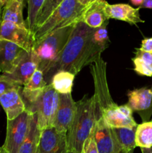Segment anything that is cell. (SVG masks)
Masks as SVG:
<instances>
[{
    "mask_svg": "<svg viewBox=\"0 0 152 153\" xmlns=\"http://www.w3.org/2000/svg\"><path fill=\"white\" fill-rule=\"evenodd\" d=\"M93 32L94 28L82 22L75 25L63 50L43 72L47 85L51 84L52 77L58 72L68 71L76 76L83 67L90 65L101 56L104 50L93 41Z\"/></svg>",
    "mask_w": 152,
    "mask_h": 153,
    "instance_id": "1",
    "label": "cell"
},
{
    "mask_svg": "<svg viewBox=\"0 0 152 153\" xmlns=\"http://www.w3.org/2000/svg\"><path fill=\"white\" fill-rule=\"evenodd\" d=\"M75 114L67 132L68 152L81 153L85 140L92 132L96 121L95 97L85 96L75 102Z\"/></svg>",
    "mask_w": 152,
    "mask_h": 153,
    "instance_id": "2",
    "label": "cell"
},
{
    "mask_svg": "<svg viewBox=\"0 0 152 153\" xmlns=\"http://www.w3.org/2000/svg\"><path fill=\"white\" fill-rule=\"evenodd\" d=\"M75 25L58 28L34 43V49L40 59L39 70L43 72L58 58L66 46Z\"/></svg>",
    "mask_w": 152,
    "mask_h": 153,
    "instance_id": "3",
    "label": "cell"
},
{
    "mask_svg": "<svg viewBox=\"0 0 152 153\" xmlns=\"http://www.w3.org/2000/svg\"><path fill=\"white\" fill-rule=\"evenodd\" d=\"M84 8L85 6L80 4L77 0H64L49 19L34 31L35 43L58 28L78 22Z\"/></svg>",
    "mask_w": 152,
    "mask_h": 153,
    "instance_id": "4",
    "label": "cell"
},
{
    "mask_svg": "<svg viewBox=\"0 0 152 153\" xmlns=\"http://www.w3.org/2000/svg\"><path fill=\"white\" fill-rule=\"evenodd\" d=\"M89 67L94 81L95 91L93 95L96 103L98 117L107 111L116 108L118 105L113 101L109 91L107 79V63L100 56Z\"/></svg>",
    "mask_w": 152,
    "mask_h": 153,
    "instance_id": "5",
    "label": "cell"
},
{
    "mask_svg": "<svg viewBox=\"0 0 152 153\" xmlns=\"http://www.w3.org/2000/svg\"><path fill=\"white\" fill-rule=\"evenodd\" d=\"M59 94L49 84L34 102L29 112L36 113L40 130L52 127L59 105Z\"/></svg>",
    "mask_w": 152,
    "mask_h": 153,
    "instance_id": "6",
    "label": "cell"
},
{
    "mask_svg": "<svg viewBox=\"0 0 152 153\" xmlns=\"http://www.w3.org/2000/svg\"><path fill=\"white\" fill-rule=\"evenodd\" d=\"M31 112L25 110L15 119L7 120L6 137L2 148L7 153H18L28 134Z\"/></svg>",
    "mask_w": 152,
    "mask_h": 153,
    "instance_id": "7",
    "label": "cell"
},
{
    "mask_svg": "<svg viewBox=\"0 0 152 153\" xmlns=\"http://www.w3.org/2000/svg\"><path fill=\"white\" fill-rule=\"evenodd\" d=\"M0 40L11 42L26 51L34 49L35 43L34 34L26 26L3 20H0Z\"/></svg>",
    "mask_w": 152,
    "mask_h": 153,
    "instance_id": "8",
    "label": "cell"
},
{
    "mask_svg": "<svg viewBox=\"0 0 152 153\" xmlns=\"http://www.w3.org/2000/svg\"><path fill=\"white\" fill-rule=\"evenodd\" d=\"M37 153H68L67 134L54 127L40 130Z\"/></svg>",
    "mask_w": 152,
    "mask_h": 153,
    "instance_id": "9",
    "label": "cell"
},
{
    "mask_svg": "<svg viewBox=\"0 0 152 153\" xmlns=\"http://www.w3.org/2000/svg\"><path fill=\"white\" fill-rule=\"evenodd\" d=\"M94 138L99 153H122L117 144L113 128L102 117L96 118L93 128Z\"/></svg>",
    "mask_w": 152,
    "mask_h": 153,
    "instance_id": "10",
    "label": "cell"
},
{
    "mask_svg": "<svg viewBox=\"0 0 152 153\" xmlns=\"http://www.w3.org/2000/svg\"><path fill=\"white\" fill-rule=\"evenodd\" d=\"M39 65L40 59L34 49H31L25 52L14 70L10 74L5 76L21 86H24L39 68Z\"/></svg>",
    "mask_w": 152,
    "mask_h": 153,
    "instance_id": "11",
    "label": "cell"
},
{
    "mask_svg": "<svg viewBox=\"0 0 152 153\" xmlns=\"http://www.w3.org/2000/svg\"><path fill=\"white\" fill-rule=\"evenodd\" d=\"M59 105L52 127L57 131L67 134L75 114V102L72 94H59Z\"/></svg>",
    "mask_w": 152,
    "mask_h": 153,
    "instance_id": "12",
    "label": "cell"
},
{
    "mask_svg": "<svg viewBox=\"0 0 152 153\" xmlns=\"http://www.w3.org/2000/svg\"><path fill=\"white\" fill-rule=\"evenodd\" d=\"M128 105L136 111L143 122H147L152 114V90L147 88L134 89L128 94Z\"/></svg>",
    "mask_w": 152,
    "mask_h": 153,
    "instance_id": "13",
    "label": "cell"
},
{
    "mask_svg": "<svg viewBox=\"0 0 152 153\" xmlns=\"http://www.w3.org/2000/svg\"><path fill=\"white\" fill-rule=\"evenodd\" d=\"M26 50L15 43L0 40V72L2 74H10Z\"/></svg>",
    "mask_w": 152,
    "mask_h": 153,
    "instance_id": "14",
    "label": "cell"
},
{
    "mask_svg": "<svg viewBox=\"0 0 152 153\" xmlns=\"http://www.w3.org/2000/svg\"><path fill=\"white\" fill-rule=\"evenodd\" d=\"M101 116L111 128H134L137 126L133 117V111L128 104L118 105L115 108L105 111Z\"/></svg>",
    "mask_w": 152,
    "mask_h": 153,
    "instance_id": "15",
    "label": "cell"
},
{
    "mask_svg": "<svg viewBox=\"0 0 152 153\" xmlns=\"http://www.w3.org/2000/svg\"><path fill=\"white\" fill-rule=\"evenodd\" d=\"M42 70L37 69L28 82L20 89V95L25 103V108L29 111L42 91L47 86Z\"/></svg>",
    "mask_w": 152,
    "mask_h": 153,
    "instance_id": "16",
    "label": "cell"
},
{
    "mask_svg": "<svg viewBox=\"0 0 152 153\" xmlns=\"http://www.w3.org/2000/svg\"><path fill=\"white\" fill-rule=\"evenodd\" d=\"M104 11L107 19H118L131 25H137L145 22L140 17L139 8H134L128 4H110L107 1L104 6Z\"/></svg>",
    "mask_w": 152,
    "mask_h": 153,
    "instance_id": "17",
    "label": "cell"
},
{
    "mask_svg": "<svg viewBox=\"0 0 152 153\" xmlns=\"http://www.w3.org/2000/svg\"><path fill=\"white\" fill-rule=\"evenodd\" d=\"M106 2L105 0H96L86 6L79 18V22H83L92 28H99L108 23L109 19L104 11Z\"/></svg>",
    "mask_w": 152,
    "mask_h": 153,
    "instance_id": "18",
    "label": "cell"
},
{
    "mask_svg": "<svg viewBox=\"0 0 152 153\" xmlns=\"http://www.w3.org/2000/svg\"><path fill=\"white\" fill-rule=\"evenodd\" d=\"M21 88L10 90L0 96V104L5 111L7 120L15 119L26 110L19 92Z\"/></svg>",
    "mask_w": 152,
    "mask_h": 153,
    "instance_id": "19",
    "label": "cell"
},
{
    "mask_svg": "<svg viewBox=\"0 0 152 153\" xmlns=\"http://www.w3.org/2000/svg\"><path fill=\"white\" fill-rule=\"evenodd\" d=\"M26 0H8L3 7L1 19L8 21L19 25L26 26L23 19V8Z\"/></svg>",
    "mask_w": 152,
    "mask_h": 153,
    "instance_id": "20",
    "label": "cell"
},
{
    "mask_svg": "<svg viewBox=\"0 0 152 153\" xmlns=\"http://www.w3.org/2000/svg\"><path fill=\"white\" fill-rule=\"evenodd\" d=\"M40 129L37 124V114L32 113L28 134L21 145L18 153H36L40 140Z\"/></svg>",
    "mask_w": 152,
    "mask_h": 153,
    "instance_id": "21",
    "label": "cell"
},
{
    "mask_svg": "<svg viewBox=\"0 0 152 153\" xmlns=\"http://www.w3.org/2000/svg\"><path fill=\"white\" fill-rule=\"evenodd\" d=\"M113 134L122 153L134 152L136 146V128H113Z\"/></svg>",
    "mask_w": 152,
    "mask_h": 153,
    "instance_id": "22",
    "label": "cell"
},
{
    "mask_svg": "<svg viewBox=\"0 0 152 153\" xmlns=\"http://www.w3.org/2000/svg\"><path fill=\"white\" fill-rule=\"evenodd\" d=\"M75 76L68 71H60L53 76L51 82L52 88L59 94H72Z\"/></svg>",
    "mask_w": 152,
    "mask_h": 153,
    "instance_id": "23",
    "label": "cell"
},
{
    "mask_svg": "<svg viewBox=\"0 0 152 153\" xmlns=\"http://www.w3.org/2000/svg\"><path fill=\"white\" fill-rule=\"evenodd\" d=\"M136 146L148 149L152 146V121L137 125L135 131Z\"/></svg>",
    "mask_w": 152,
    "mask_h": 153,
    "instance_id": "24",
    "label": "cell"
},
{
    "mask_svg": "<svg viewBox=\"0 0 152 153\" xmlns=\"http://www.w3.org/2000/svg\"><path fill=\"white\" fill-rule=\"evenodd\" d=\"M63 1L64 0H45L37 15L34 31L49 19V16L62 4Z\"/></svg>",
    "mask_w": 152,
    "mask_h": 153,
    "instance_id": "25",
    "label": "cell"
},
{
    "mask_svg": "<svg viewBox=\"0 0 152 153\" xmlns=\"http://www.w3.org/2000/svg\"><path fill=\"white\" fill-rule=\"evenodd\" d=\"M45 0H27L28 1V16H27V28L34 34L35 23L37 15L43 6Z\"/></svg>",
    "mask_w": 152,
    "mask_h": 153,
    "instance_id": "26",
    "label": "cell"
},
{
    "mask_svg": "<svg viewBox=\"0 0 152 153\" xmlns=\"http://www.w3.org/2000/svg\"><path fill=\"white\" fill-rule=\"evenodd\" d=\"M107 24H104L99 28H94V32L92 34L93 41L98 45V46L105 50L110 43L108 34L107 30Z\"/></svg>",
    "mask_w": 152,
    "mask_h": 153,
    "instance_id": "27",
    "label": "cell"
},
{
    "mask_svg": "<svg viewBox=\"0 0 152 153\" xmlns=\"http://www.w3.org/2000/svg\"><path fill=\"white\" fill-rule=\"evenodd\" d=\"M134 65V70L139 75L145 76H152V65L146 63L137 57H134L132 59Z\"/></svg>",
    "mask_w": 152,
    "mask_h": 153,
    "instance_id": "28",
    "label": "cell"
},
{
    "mask_svg": "<svg viewBox=\"0 0 152 153\" xmlns=\"http://www.w3.org/2000/svg\"><path fill=\"white\" fill-rule=\"evenodd\" d=\"M22 87L5 75H0V96L10 90L19 89Z\"/></svg>",
    "mask_w": 152,
    "mask_h": 153,
    "instance_id": "29",
    "label": "cell"
},
{
    "mask_svg": "<svg viewBox=\"0 0 152 153\" xmlns=\"http://www.w3.org/2000/svg\"><path fill=\"white\" fill-rule=\"evenodd\" d=\"M81 153H99L94 138L93 129L88 138L85 140Z\"/></svg>",
    "mask_w": 152,
    "mask_h": 153,
    "instance_id": "30",
    "label": "cell"
},
{
    "mask_svg": "<svg viewBox=\"0 0 152 153\" xmlns=\"http://www.w3.org/2000/svg\"><path fill=\"white\" fill-rule=\"evenodd\" d=\"M135 55V57H137V58H140L142 61H145L148 64H151L152 65V53L145 52V51L141 50L140 49H136Z\"/></svg>",
    "mask_w": 152,
    "mask_h": 153,
    "instance_id": "31",
    "label": "cell"
},
{
    "mask_svg": "<svg viewBox=\"0 0 152 153\" xmlns=\"http://www.w3.org/2000/svg\"><path fill=\"white\" fill-rule=\"evenodd\" d=\"M139 49L141 50L145 51V52L152 53V37L143 39L142 40L141 47Z\"/></svg>",
    "mask_w": 152,
    "mask_h": 153,
    "instance_id": "32",
    "label": "cell"
},
{
    "mask_svg": "<svg viewBox=\"0 0 152 153\" xmlns=\"http://www.w3.org/2000/svg\"><path fill=\"white\" fill-rule=\"evenodd\" d=\"M139 8L152 9V0H144L142 4Z\"/></svg>",
    "mask_w": 152,
    "mask_h": 153,
    "instance_id": "33",
    "label": "cell"
},
{
    "mask_svg": "<svg viewBox=\"0 0 152 153\" xmlns=\"http://www.w3.org/2000/svg\"><path fill=\"white\" fill-rule=\"evenodd\" d=\"M77 1H79V3H80V4H82V5L86 7V6L89 5V4L92 3L93 1H96V0H77Z\"/></svg>",
    "mask_w": 152,
    "mask_h": 153,
    "instance_id": "34",
    "label": "cell"
},
{
    "mask_svg": "<svg viewBox=\"0 0 152 153\" xmlns=\"http://www.w3.org/2000/svg\"><path fill=\"white\" fill-rule=\"evenodd\" d=\"M131 3H132L133 4H134V5L139 6V7L142 4L144 0H131Z\"/></svg>",
    "mask_w": 152,
    "mask_h": 153,
    "instance_id": "35",
    "label": "cell"
},
{
    "mask_svg": "<svg viewBox=\"0 0 152 153\" xmlns=\"http://www.w3.org/2000/svg\"><path fill=\"white\" fill-rule=\"evenodd\" d=\"M7 1H8V0H0V13H1V9H3V7L5 5V4L7 3Z\"/></svg>",
    "mask_w": 152,
    "mask_h": 153,
    "instance_id": "36",
    "label": "cell"
},
{
    "mask_svg": "<svg viewBox=\"0 0 152 153\" xmlns=\"http://www.w3.org/2000/svg\"><path fill=\"white\" fill-rule=\"evenodd\" d=\"M142 153H152V146L148 148V149H144V148H141Z\"/></svg>",
    "mask_w": 152,
    "mask_h": 153,
    "instance_id": "37",
    "label": "cell"
},
{
    "mask_svg": "<svg viewBox=\"0 0 152 153\" xmlns=\"http://www.w3.org/2000/svg\"><path fill=\"white\" fill-rule=\"evenodd\" d=\"M0 153H7L5 152V150L3 149L2 146H1V147H0Z\"/></svg>",
    "mask_w": 152,
    "mask_h": 153,
    "instance_id": "38",
    "label": "cell"
},
{
    "mask_svg": "<svg viewBox=\"0 0 152 153\" xmlns=\"http://www.w3.org/2000/svg\"><path fill=\"white\" fill-rule=\"evenodd\" d=\"M68 153H75V152H68Z\"/></svg>",
    "mask_w": 152,
    "mask_h": 153,
    "instance_id": "39",
    "label": "cell"
},
{
    "mask_svg": "<svg viewBox=\"0 0 152 153\" xmlns=\"http://www.w3.org/2000/svg\"><path fill=\"white\" fill-rule=\"evenodd\" d=\"M134 152H129V153H133Z\"/></svg>",
    "mask_w": 152,
    "mask_h": 153,
    "instance_id": "40",
    "label": "cell"
},
{
    "mask_svg": "<svg viewBox=\"0 0 152 153\" xmlns=\"http://www.w3.org/2000/svg\"><path fill=\"white\" fill-rule=\"evenodd\" d=\"M151 90H152V88H151Z\"/></svg>",
    "mask_w": 152,
    "mask_h": 153,
    "instance_id": "41",
    "label": "cell"
},
{
    "mask_svg": "<svg viewBox=\"0 0 152 153\" xmlns=\"http://www.w3.org/2000/svg\"><path fill=\"white\" fill-rule=\"evenodd\" d=\"M36 153H37V152H36Z\"/></svg>",
    "mask_w": 152,
    "mask_h": 153,
    "instance_id": "42",
    "label": "cell"
},
{
    "mask_svg": "<svg viewBox=\"0 0 152 153\" xmlns=\"http://www.w3.org/2000/svg\"><path fill=\"white\" fill-rule=\"evenodd\" d=\"M0 14H1V13H0Z\"/></svg>",
    "mask_w": 152,
    "mask_h": 153,
    "instance_id": "43",
    "label": "cell"
},
{
    "mask_svg": "<svg viewBox=\"0 0 152 153\" xmlns=\"http://www.w3.org/2000/svg\"><path fill=\"white\" fill-rule=\"evenodd\" d=\"M128 153H129V152H128Z\"/></svg>",
    "mask_w": 152,
    "mask_h": 153,
    "instance_id": "44",
    "label": "cell"
}]
</instances>
